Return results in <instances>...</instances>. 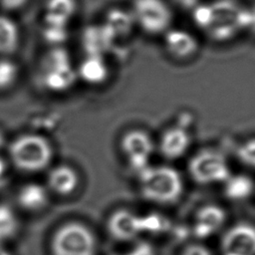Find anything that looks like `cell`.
I'll return each mask as SVG.
<instances>
[{
	"label": "cell",
	"mask_w": 255,
	"mask_h": 255,
	"mask_svg": "<svg viewBox=\"0 0 255 255\" xmlns=\"http://www.w3.org/2000/svg\"><path fill=\"white\" fill-rule=\"evenodd\" d=\"M116 42L128 39L136 29L129 8L116 6L110 8L102 22Z\"/></svg>",
	"instance_id": "obj_13"
},
{
	"label": "cell",
	"mask_w": 255,
	"mask_h": 255,
	"mask_svg": "<svg viewBox=\"0 0 255 255\" xmlns=\"http://www.w3.org/2000/svg\"><path fill=\"white\" fill-rule=\"evenodd\" d=\"M160 38L165 55L177 63L194 60L201 49L198 36L185 28L172 26Z\"/></svg>",
	"instance_id": "obj_6"
},
{
	"label": "cell",
	"mask_w": 255,
	"mask_h": 255,
	"mask_svg": "<svg viewBox=\"0 0 255 255\" xmlns=\"http://www.w3.org/2000/svg\"><path fill=\"white\" fill-rule=\"evenodd\" d=\"M190 134L182 126L167 128L161 134L158 148L160 154L169 160L180 158L190 146Z\"/></svg>",
	"instance_id": "obj_12"
},
{
	"label": "cell",
	"mask_w": 255,
	"mask_h": 255,
	"mask_svg": "<svg viewBox=\"0 0 255 255\" xmlns=\"http://www.w3.org/2000/svg\"><path fill=\"white\" fill-rule=\"evenodd\" d=\"M19 77V67L9 57H0V91L11 89Z\"/></svg>",
	"instance_id": "obj_22"
},
{
	"label": "cell",
	"mask_w": 255,
	"mask_h": 255,
	"mask_svg": "<svg viewBox=\"0 0 255 255\" xmlns=\"http://www.w3.org/2000/svg\"><path fill=\"white\" fill-rule=\"evenodd\" d=\"M17 230L18 219L14 210L6 204H0V242L12 238Z\"/></svg>",
	"instance_id": "obj_21"
},
{
	"label": "cell",
	"mask_w": 255,
	"mask_h": 255,
	"mask_svg": "<svg viewBox=\"0 0 255 255\" xmlns=\"http://www.w3.org/2000/svg\"><path fill=\"white\" fill-rule=\"evenodd\" d=\"M129 10L136 29L149 37H161L173 26L174 8L168 0H131Z\"/></svg>",
	"instance_id": "obj_2"
},
{
	"label": "cell",
	"mask_w": 255,
	"mask_h": 255,
	"mask_svg": "<svg viewBox=\"0 0 255 255\" xmlns=\"http://www.w3.org/2000/svg\"><path fill=\"white\" fill-rule=\"evenodd\" d=\"M180 255H213L211 251L204 245L198 243H192L187 245Z\"/></svg>",
	"instance_id": "obj_24"
},
{
	"label": "cell",
	"mask_w": 255,
	"mask_h": 255,
	"mask_svg": "<svg viewBox=\"0 0 255 255\" xmlns=\"http://www.w3.org/2000/svg\"><path fill=\"white\" fill-rule=\"evenodd\" d=\"M9 155L19 169L36 172L49 165L53 156V148L51 143L42 135L27 133L12 141Z\"/></svg>",
	"instance_id": "obj_3"
},
{
	"label": "cell",
	"mask_w": 255,
	"mask_h": 255,
	"mask_svg": "<svg viewBox=\"0 0 255 255\" xmlns=\"http://www.w3.org/2000/svg\"><path fill=\"white\" fill-rule=\"evenodd\" d=\"M20 43V29L7 15L0 14V57H9L16 52Z\"/></svg>",
	"instance_id": "obj_18"
},
{
	"label": "cell",
	"mask_w": 255,
	"mask_h": 255,
	"mask_svg": "<svg viewBox=\"0 0 255 255\" xmlns=\"http://www.w3.org/2000/svg\"><path fill=\"white\" fill-rule=\"evenodd\" d=\"M226 221L225 210L216 204H206L197 209L193 231L198 238H207L218 232Z\"/></svg>",
	"instance_id": "obj_11"
},
{
	"label": "cell",
	"mask_w": 255,
	"mask_h": 255,
	"mask_svg": "<svg viewBox=\"0 0 255 255\" xmlns=\"http://www.w3.org/2000/svg\"><path fill=\"white\" fill-rule=\"evenodd\" d=\"M171 6L180 10L190 12L203 0H168Z\"/></svg>",
	"instance_id": "obj_25"
},
{
	"label": "cell",
	"mask_w": 255,
	"mask_h": 255,
	"mask_svg": "<svg viewBox=\"0 0 255 255\" xmlns=\"http://www.w3.org/2000/svg\"><path fill=\"white\" fill-rule=\"evenodd\" d=\"M121 255H135L134 253H128V254H121Z\"/></svg>",
	"instance_id": "obj_30"
},
{
	"label": "cell",
	"mask_w": 255,
	"mask_h": 255,
	"mask_svg": "<svg viewBox=\"0 0 255 255\" xmlns=\"http://www.w3.org/2000/svg\"><path fill=\"white\" fill-rule=\"evenodd\" d=\"M77 76L91 86H102L106 84L111 76V69L106 56L86 54L78 66Z\"/></svg>",
	"instance_id": "obj_14"
},
{
	"label": "cell",
	"mask_w": 255,
	"mask_h": 255,
	"mask_svg": "<svg viewBox=\"0 0 255 255\" xmlns=\"http://www.w3.org/2000/svg\"><path fill=\"white\" fill-rule=\"evenodd\" d=\"M223 255H255V225L239 222L232 225L222 236Z\"/></svg>",
	"instance_id": "obj_9"
},
{
	"label": "cell",
	"mask_w": 255,
	"mask_h": 255,
	"mask_svg": "<svg viewBox=\"0 0 255 255\" xmlns=\"http://www.w3.org/2000/svg\"><path fill=\"white\" fill-rule=\"evenodd\" d=\"M47 71L45 73L46 87L55 92L65 91L70 88L78 77L70 64L66 52L56 50L50 53L46 62Z\"/></svg>",
	"instance_id": "obj_8"
},
{
	"label": "cell",
	"mask_w": 255,
	"mask_h": 255,
	"mask_svg": "<svg viewBox=\"0 0 255 255\" xmlns=\"http://www.w3.org/2000/svg\"><path fill=\"white\" fill-rule=\"evenodd\" d=\"M48 184L58 195H70L78 187L79 175L77 171L69 165H58L49 172Z\"/></svg>",
	"instance_id": "obj_15"
},
{
	"label": "cell",
	"mask_w": 255,
	"mask_h": 255,
	"mask_svg": "<svg viewBox=\"0 0 255 255\" xmlns=\"http://www.w3.org/2000/svg\"><path fill=\"white\" fill-rule=\"evenodd\" d=\"M9 182V169L7 162L0 157V190L7 186Z\"/></svg>",
	"instance_id": "obj_27"
},
{
	"label": "cell",
	"mask_w": 255,
	"mask_h": 255,
	"mask_svg": "<svg viewBox=\"0 0 255 255\" xmlns=\"http://www.w3.org/2000/svg\"><path fill=\"white\" fill-rule=\"evenodd\" d=\"M78 8L76 0H48L47 20L49 25L65 27Z\"/></svg>",
	"instance_id": "obj_19"
},
{
	"label": "cell",
	"mask_w": 255,
	"mask_h": 255,
	"mask_svg": "<svg viewBox=\"0 0 255 255\" xmlns=\"http://www.w3.org/2000/svg\"><path fill=\"white\" fill-rule=\"evenodd\" d=\"M236 157L242 164L255 168V137L248 138L237 146Z\"/></svg>",
	"instance_id": "obj_23"
},
{
	"label": "cell",
	"mask_w": 255,
	"mask_h": 255,
	"mask_svg": "<svg viewBox=\"0 0 255 255\" xmlns=\"http://www.w3.org/2000/svg\"><path fill=\"white\" fill-rule=\"evenodd\" d=\"M115 43V39L103 23L94 25L85 32L84 44L87 55L105 56L114 47Z\"/></svg>",
	"instance_id": "obj_16"
},
{
	"label": "cell",
	"mask_w": 255,
	"mask_h": 255,
	"mask_svg": "<svg viewBox=\"0 0 255 255\" xmlns=\"http://www.w3.org/2000/svg\"><path fill=\"white\" fill-rule=\"evenodd\" d=\"M107 229L115 240L130 241L142 233V217L128 209H118L110 215L107 221Z\"/></svg>",
	"instance_id": "obj_10"
},
{
	"label": "cell",
	"mask_w": 255,
	"mask_h": 255,
	"mask_svg": "<svg viewBox=\"0 0 255 255\" xmlns=\"http://www.w3.org/2000/svg\"><path fill=\"white\" fill-rule=\"evenodd\" d=\"M225 183V195L231 200H243L249 197L253 191V181L249 176L239 174L231 175L223 182Z\"/></svg>",
	"instance_id": "obj_20"
},
{
	"label": "cell",
	"mask_w": 255,
	"mask_h": 255,
	"mask_svg": "<svg viewBox=\"0 0 255 255\" xmlns=\"http://www.w3.org/2000/svg\"><path fill=\"white\" fill-rule=\"evenodd\" d=\"M51 248L53 255H96L97 241L87 226L69 222L56 230Z\"/></svg>",
	"instance_id": "obj_4"
},
{
	"label": "cell",
	"mask_w": 255,
	"mask_h": 255,
	"mask_svg": "<svg viewBox=\"0 0 255 255\" xmlns=\"http://www.w3.org/2000/svg\"><path fill=\"white\" fill-rule=\"evenodd\" d=\"M141 196L152 203L170 204L176 202L183 192L180 173L168 165H148L137 173Z\"/></svg>",
	"instance_id": "obj_1"
},
{
	"label": "cell",
	"mask_w": 255,
	"mask_h": 255,
	"mask_svg": "<svg viewBox=\"0 0 255 255\" xmlns=\"http://www.w3.org/2000/svg\"><path fill=\"white\" fill-rule=\"evenodd\" d=\"M121 149L129 167L136 173L149 165L153 152V142L141 129H130L121 139Z\"/></svg>",
	"instance_id": "obj_7"
},
{
	"label": "cell",
	"mask_w": 255,
	"mask_h": 255,
	"mask_svg": "<svg viewBox=\"0 0 255 255\" xmlns=\"http://www.w3.org/2000/svg\"><path fill=\"white\" fill-rule=\"evenodd\" d=\"M0 255H12L8 250L0 247Z\"/></svg>",
	"instance_id": "obj_29"
},
{
	"label": "cell",
	"mask_w": 255,
	"mask_h": 255,
	"mask_svg": "<svg viewBox=\"0 0 255 255\" xmlns=\"http://www.w3.org/2000/svg\"><path fill=\"white\" fill-rule=\"evenodd\" d=\"M28 0H0V7L5 10H19L26 5Z\"/></svg>",
	"instance_id": "obj_26"
},
{
	"label": "cell",
	"mask_w": 255,
	"mask_h": 255,
	"mask_svg": "<svg viewBox=\"0 0 255 255\" xmlns=\"http://www.w3.org/2000/svg\"><path fill=\"white\" fill-rule=\"evenodd\" d=\"M188 172L192 180L201 185L221 183L230 176L226 157L210 148L202 149L190 158Z\"/></svg>",
	"instance_id": "obj_5"
},
{
	"label": "cell",
	"mask_w": 255,
	"mask_h": 255,
	"mask_svg": "<svg viewBox=\"0 0 255 255\" xmlns=\"http://www.w3.org/2000/svg\"><path fill=\"white\" fill-rule=\"evenodd\" d=\"M4 143H5V138H4V134L0 131V149L3 147V145H4Z\"/></svg>",
	"instance_id": "obj_28"
},
{
	"label": "cell",
	"mask_w": 255,
	"mask_h": 255,
	"mask_svg": "<svg viewBox=\"0 0 255 255\" xmlns=\"http://www.w3.org/2000/svg\"><path fill=\"white\" fill-rule=\"evenodd\" d=\"M19 205L27 211L35 212L46 207L49 195L46 188L35 182L27 183L22 186L17 194Z\"/></svg>",
	"instance_id": "obj_17"
}]
</instances>
